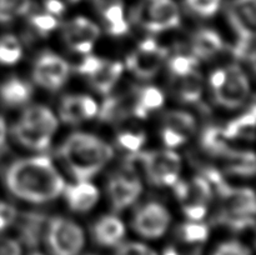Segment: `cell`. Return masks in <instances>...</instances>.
Instances as JSON below:
<instances>
[{"label":"cell","instance_id":"cell-1","mask_svg":"<svg viewBox=\"0 0 256 255\" xmlns=\"http://www.w3.org/2000/svg\"><path fill=\"white\" fill-rule=\"evenodd\" d=\"M5 182L12 195L34 204L56 199L65 188L62 175L44 155L12 162L6 170Z\"/></svg>","mask_w":256,"mask_h":255},{"label":"cell","instance_id":"cell-2","mask_svg":"<svg viewBox=\"0 0 256 255\" xmlns=\"http://www.w3.org/2000/svg\"><path fill=\"white\" fill-rule=\"evenodd\" d=\"M59 156L79 182L89 180L114 156L108 142L86 132H74L59 148Z\"/></svg>","mask_w":256,"mask_h":255},{"label":"cell","instance_id":"cell-3","mask_svg":"<svg viewBox=\"0 0 256 255\" xmlns=\"http://www.w3.org/2000/svg\"><path fill=\"white\" fill-rule=\"evenodd\" d=\"M222 198V209L216 222L230 228L234 232H242L255 224V195L248 188H232L222 180L215 184Z\"/></svg>","mask_w":256,"mask_h":255},{"label":"cell","instance_id":"cell-4","mask_svg":"<svg viewBox=\"0 0 256 255\" xmlns=\"http://www.w3.org/2000/svg\"><path fill=\"white\" fill-rule=\"evenodd\" d=\"M132 19L148 32H160L179 26L180 12L172 0H142Z\"/></svg>","mask_w":256,"mask_h":255},{"label":"cell","instance_id":"cell-5","mask_svg":"<svg viewBox=\"0 0 256 255\" xmlns=\"http://www.w3.org/2000/svg\"><path fill=\"white\" fill-rule=\"evenodd\" d=\"M44 236L52 255H79L84 248L82 229L65 218H52L45 226Z\"/></svg>","mask_w":256,"mask_h":255},{"label":"cell","instance_id":"cell-6","mask_svg":"<svg viewBox=\"0 0 256 255\" xmlns=\"http://www.w3.org/2000/svg\"><path fill=\"white\" fill-rule=\"evenodd\" d=\"M166 56V48L149 38L142 40L136 49L128 55L125 64L128 69L140 79H152L159 72Z\"/></svg>","mask_w":256,"mask_h":255},{"label":"cell","instance_id":"cell-7","mask_svg":"<svg viewBox=\"0 0 256 255\" xmlns=\"http://www.w3.org/2000/svg\"><path fill=\"white\" fill-rule=\"evenodd\" d=\"M182 159L172 150L145 152V175L152 184L172 186L179 180Z\"/></svg>","mask_w":256,"mask_h":255},{"label":"cell","instance_id":"cell-8","mask_svg":"<svg viewBox=\"0 0 256 255\" xmlns=\"http://www.w3.org/2000/svg\"><path fill=\"white\" fill-rule=\"evenodd\" d=\"M70 65L66 60L52 52L39 55L32 69V79L40 86L49 90H58L69 78Z\"/></svg>","mask_w":256,"mask_h":255},{"label":"cell","instance_id":"cell-9","mask_svg":"<svg viewBox=\"0 0 256 255\" xmlns=\"http://www.w3.org/2000/svg\"><path fill=\"white\" fill-rule=\"evenodd\" d=\"M250 92L249 79L236 65L226 69V79L219 89L214 90L218 104L228 109H236L242 106Z\"/></svg>","mask_w":256,"mask_h":255},{"label":"cell","instance_id":"cell-10","mask_svg":"<svg viewBox=\"0 0 256 255\" xmlns=\"http://www.w3.org/2000/svg\"><path fill=\"white\" fill-rule=\"evenodd\" d=\"M170 224V214L159 202H148L134 215L132 226L142 236L156 239L164 235Z\"/></svg>","mask_w":256,"mask_h":255},{"label":"cell","instance_id":"cell-11","mask_svg":"<svg viewBox=\"0 0 256 255\" xmlns=\"http://www.w3.org/2000/svg\"><path fill=\"white\" fill-rule=\"evenodd\" d=\"M99 36V26L86 18H75L62 26V38L66 45L80 54H89Z\"/></svg>","mask_w":256,"mask_h":255},{"label":"cell","instance_id":"cell-12","mask_svg":"<svg viewBox=\"0 0 256 255\" xmlns=\"http://www.w3.org/2000/svg\"><path fill=\"white\" fill-rule=\"evenodd\" d=\"M142 190L140 179L129 172L116 174L110 178L108 184L110 200H112V209L120 212L132 205Z\"/></svg>","mask_w":256,"mask_h":255},{"label":"cell","instance_id":"cell-13","mask_svg":"<svg viewBox=\"0 0 256 255\" xmlns=\"http://www.w3.org/2000/svg\"><path fill=\"white\" fill-rule=\"evenodd\" d=\"M96 102L86 95H66L60 102V118L64 122L76 125L98 114Z\"/></svg>","mask_w":256,"mask_h":255},{"label":"cell","instance_id":"cell-14","mask_svg":"<svg viewBox=\"0 0 256 255\" xmlns=\"http://www.w3.org/2000/svg\"><path fill=\"white\" fill-rule=\"evenodd\" d=\"M256 0H232L228 18L239 38H255Z\"/></svg>","mask_w":256,"mask_h":255},{"label":"cell","instance_id":"cell-15","mask_svg":"<svg viewBox=\"0 0 256 255\" xmlns=\"http://www.w3.org/2000/svg\"><path fill=\"white\" fill-rule=\"evenodd\" d=\"M172 186L182 206L208 205V202L212 199V186L205 176H196L190 182L178 180Z\"/></svg>","mask_w":256,"mask_h":255},{"label":"cell","instance_id":"cell-16","mask_svg":"<svg viewBox=\"0 0 256 255\" xmlns=\"http://www.w3.org/2000/svg\"><path fill=\"white\" fill-rule=\"evenodd\" d=\"M19 238L28 248H36L44 236L46 226V216L42 212H29L16 215L15 219Z\"/></svg>","mask_w":256,"mask_h":255},{"label":"cell","instance_id":"cell-17","mask_svg":"<svg viewBox=\"0 0 256 255\" xmlns=\"http://www.w3.org/2000/svg\"><path fill=\"white\" fill-rule=\"evenodd\" d=\"M62 192L69 208L76 212H89L99 199L98 189L88 180H82L74 185H68Z\"/></svg>","mask_w":256,"mask_h":255},{"label":"cell","instance_id":"cell-18","mask_svg":"<svg viewBox=\"0 0 256 255\" xmlns=\"http://www.w3.org/2000/svg\"><path fill=\"white\" fill-rule=\"evenodd\" d=\"M92 235L95 242L102 246H114L124 238V222L114 215H105L94 224Z\"/></svg>","mask_w":256,"mask_h":255},{"label":"cell","instance_id":"cell-19","mask_svg":"<svg viewBox=\"0 0 256 255\" xmlns=\"http://www.w3.org/2000/svg\"><path fill=\"white\" fill-rule=\"evenodd\" d=\"M122 64L119 62H110V60H102L96 70L92 75L88 76L92 89L102 95H108L118 80L120 79L122 72Z\"/></svg>","mask_w":256,"mask_h":255},{"label":"cell","instance_id":"cell-20","mask_svg":"<svg viewBox=\"0 0 256 255\" xmlns=\"http://www.w3.org/2000/svg\"><path fill=\"white\" fill-rule=\"evenodd\" d=\"M134 105L132 115L139 119H145L154 110L164 104V94L155 86H142L132 90Z\"/></svg>","mask_w":256,"mask_h":255},{"label":"cell","instance_id":"cell-21","mask_svg":"<svg viewBox=\"0 0 256 255\" xmlns=\"http://www.w3.org/2000/svg\"><path fill=\"white\" fill-rule=\"evenodd\" d=\"M172 90L178 99L186 104H195L202 94V78L196 69L182 76H174Z\"/></svg>","mask_w":256,"mask_h":255},{"label":"cell","instance_id":"cell-22","mask_svg":"<svg viewBox=\"0 0 256 255\" xmlns=\"http://www.w3.org/2000/svg\"><path fill=\"white\" fill-rule=\"evenodd\" d=\"M192 49L196 59H210L224 49V42L215 30L200 29L192 36Z\"/></svg>","mask_w":256,"mask_h":255},{"label":"cell","instance_id":"cell-23","mask_svg":"<svg viewBox=\"0 0 256 255\" xmlns=\"http://www.w3.org/2000/svg\"><path fill=\"white\" fill-rule=\"evenodd\" d=\"M12 132L19 144L28 148V149L36 150V152H42V150L48 149L50 142H52V135L42 132V130L36 129L32 125L25 124L20 120L15 122Z\"/></svg>","mask_w":256,"mask_h":255},{"label":"cell","instance_id":"cell-24","mask_svg":"<svg viewBox=\"0 0 256 255\" xmlns=\"http://www.w3.org/2000/svg\"><path fill=\"white\" fill-rule=\"evenodd\" d=\"M32 88L29 82L12 76L0 86V100L5 106L15 108L24 105L32 99Z\"/></svg>","mask_w":256,"mask_h":255},{"label":"cell","instance_id":"cell-25","mask_svg":"<svg viewBox=\"0 0 256 255\" xmlns=\"http://www.w3.org/2000/svg\"><path fill=\"white\" fill-rule=\"evenodd\" d=\"M132 105H134L132 92L128 96H109L102 102L99 116L102 122H120L132 115Z\"/></svg>","mask_w":256,"mask_h":255},{"label":"cell","instance_id":"cell-26","mask_svg":"<svg viewBox=\"0 0 256 255\" xmlns=\"http://www.w3.org/2000/svg\"><path fill=\"white\" fill-rule=\"evenodd\" d=\"M20 122L36 128L42 132L52 135L58 129V120L52 112L42 105L30 106L22 112Z\"/></svg>","mask_w":256,"mask_h":255},{"label":"cell","instance_id":"cell-27","mask_svg":"<svg viewBox=\"0 0 256 255\" xmlns=\"http://www.w3.org/2000/svg\"><path fill=\"white\" fill-rule=\"evenodd\" d=\"M255 105L252 104L245 114L240 115L224 128L225 136L229 140H252L255 135Z\"/></svg>","mask_w":256,"mask_h":255},{"label":"cell","instance_id":"cell-28","mask_svg":"<svg viewBox=\"0 0 256 255\" xmlns=\"http://www.w3.org/2000/svg\"><path fill=\"white\" fill-rule=\"evenodd\" d=\"M229 139L225 136L222 128L209 126L204 130L202 135V145L206 152L214 156L228 158L232 154L234 150L230 149L228 144Z\"/></svg>","mask_w":256,"mask_h":255},{"label":"cell","instance_id":"cell-29","mask_svg":"<svg viewBox=\"0 0 256 255\" xmlns=\"http://www.w3.org/2000/svg\"><path fill=\"white\" fill-rule=\"evenodd\" d=\"M104 22L106 24V32L112 36H122L129 32V24L124 19L122 2L112 4L102 12Z\"/></svg>","mask_w":256,"mask_h":255},{"label":"cell","instance_id":"cell-30","mask_svg":"<svg viewBox=\"0 0 256 255\" xmlns=\"http://www.w3.org/2000/svg\"><path fill=\"white\" fill-rule=\"evenodd\" d=\"M164 126L175 130L179 134L189 138L196 129V122L194 116L182 110H172L164 115Z\"/></svg>","mask_w":256,"mask_h":255},{"label":"cell","instance_id":"cell-31","mask_svg":"<svg viewBox=\"0 0 256 255\" xmlns=\"http://www.w3.org/2000/svg\"><path fill=\"white\" fill-rule=\"evenodd\" d=\"M178 235L185 244L190 246H200L209 238V228L198 222H185L179 228Z\"/></svg>","mask_w":256,"mask_h":255},{"label":"cell","instance_id":"cell-32","mask_svg":"<svg viewBox=\"0 0 256 255\" xmlns=\"http://www.w3.org/2000/svg\"><path fill=\"white\" fill-rule=\"evenodd\" d=\"M22 55V45L14 35L8 34L0 38V64H15L19 62Z\"/></svg>","mask_w":256,"mask_h":255},{"label":"cell","instance_id":"cell-33","mask_svg":"<svg viewBox=\"0 0 256 255\" xmlns=\"http://www.w3.org/2000/svg\"><path fill=\"white\" fill-rule=\"evenodd\" d=\"M198 59L194 55H174L169 60V69L172 76H182L196 69Z\"/></svg>","mask_w":256,"mask_h":255},{"label":"cell","instance_id":"cell-34","mask_svg":"<svg viewBox=\"0 0 256 255\" xmlns=\"http://www.w3.org/2000/svg\"><path fill=\"white\" fill-rule=\"evenodd\" d=\"M29 22L32 29L35 30V32L42 35V36H46L49 32L56 29V26L59 25L56 16L49 14V12L32 15L29 19Z\"/></svg>","mask_w":256,"mask_h":255},{"label":"cell","instance_id":"cell-35","mask_svg":"<svg viewBox=\"0 0 256 255\" xmlns=\"http://www.w3.org/2000/svg\"><path fill=\"white\" fill-rule=\"evenodd\" d=\"M232 54L236 59L246 62L255 66V38H240L232 48Z\"/></svg>","mask_w":256,"mask_h":255},{"label":"cell","instance_id":"cell-36","mask_svg":"<svg viewBox=\"0 0 256 255\" xmlns=\"http://www.w3.org/2000/svg\"><path fill=\"white\" fill-rule=\"evenodd\" d=\"M186 6L202 18H210L219 10L222 0H185Z\"/></svg>","mask_w":256,"mask_h":255},{"label":"cell","instance_id":"cell-37","mask_svg":"<svg viewBox=\"0 0 256 255\" xmlns=\"http://www.w3.org/2000/svg\"><path fill=\"white\" fill-rule=\"evenodd\" d=\"M145 140L146 138L142 132H124L118 135V144L132 152H139L142 145L145 144Z\"/></svg>","mask_w":256,"mask_h":255},{"label":"cell","instance_id":"cell-38","mask_svg":"<svg viewBox=\"0 0 256 255\" xmlns=\"http://www.w3.org/2000/svg\"><path fill=\"white\" fill-rule=\"evenodd\" d=\"M212 255H252V252L246 245L242 244L240 242L230 240V242H222L215 249Z\"/></svg>","mask_w":256,"mask_h":255},{"label":"cell","instance_id":"cell-39","mask_svg":"<svg viewBox=\"0 0 256 255\" xmlns=\"http://www.w3.org/2000/svg\"><path fill=\"white\" fill-rule=\"evenodd\" d=\"M114 255H158L154 250L148 248L142 242H124L118 248Z\"/></svg>","mask_w":256,"mask_h":255},{"label":"cell","instance_id":"cell-40","mask_svg":"<svg viewBox=\"0 0 256 255\" xmlns=\"http://www.w3.org/2000/svg\"><path fill=\"white\" fill-rule=\"evenodd\" d=\"M0 5L14 16L25 15L32 8V0H0Z\"/></svg>","mask_w":256,"mask_h":255},{"label":"cell","instance_id":"cell-41","mask_svg":"<svg viewBox=\"0 0 256 255\" xmlns=\"http://www.w3.org/2000/svg\"><path fill=\"white\" fill-rule=\"evenodd\" d=\"M102 60L104 59H102V58L86 54V56L78 64L76 72H79V74L85 75V76H89V75H92V72L99 68V65L102 64Z\"/></svg>","mask_w":256,"mask_h":255},{"label":"cell","instance_id":"cell-42","mask_svg":"<svg viewBox=\"0 0 256 255\" xmlns=\"http://www.w3.org/2000/svg\"><path fill=\"white\" fill-rule=\"evenodd\" d=\"M162 142H164V144L169 148L180 146V145L184 144V142L188 140L186 136L179 134L178 132H175V130L170 129V128H168V126H162Z\"/></svg>","mask_w":256,"mask_h":255},{"label":"cell","instance_id":"cell-43","mask_svg":"<svg viewBox=\"0 0 256 255\" xmlns=\"http://www.w3.org/2000/svg\"><path fill=\"white\" fill-rule=\"evenodd\" d=\"M0 255H22V248L15 240L0 238Z\"/></svg>","mask_w":256,"mask_h":255},{"label":"cell","instance_id":"cell-44","mask_svg":"<svg viewBox=\"0 0 256 255\" xmlns=\"http://www.w3.org/2000/svg\"><path fill=\"white\" fill-rule=\"evenodd\" d=\"M182 210L192 222H199L206 215L208 205H186L182 206Z\"/></svg>","mask_w":256,"mask_h":255},{"label":"cell","instance_id":"cell-45","mask_svg":"<svg viewBox=\"0 0 256 255\" xmlns=\"http://www.w3.org/2000/svg\"><path fill=\"white\" fill-rule=\"evenodd\" d=\"M0 215H2V219L8 222V225L12 224L16 219L18 212L14 206H12L10 204L4 202H0Z\"/></svg>","mask_w":256,"mask_h":255},{"label":"cell","instance_id":"cell-46","mask_svg":"<svg viewBox=\"0 0 256 255\" xmlns=\"http://www.w3.org/2000/svg\"><path fill=\"white\" fill-rule=\"evenodd\" d=\"M45 9L54 16H62L65 12V4L62 0H45Z\"/></svg>","mask_w":256,"mask_h":255},{"label":"cell","instance_id":"cell-47","mask_svg":"<svg viewBox=\"0 0 256 255\" xmlns=\"http://www.w3.org/2000/svg\"><path fill=\"white\" fill-rule=\"evenodd\" d=\"M225 79H226V69H218L215 72H212V74L210 75V86L212 88V90H216L224 84Z\"/></svg>","mask_w":256,"mask_h":255},{"label":"cell","instance_id":"cell-48","mask_svg":"<svg viewBox=\"0 0 256 255\" xmlns=\"http://www.w3.org/2000/svg\"><path fill=\"white\" fill-rule=\"evenodd\" d=\"M122 2V0H92L95 8H96L100 12H102L104 9H106L108 6H110V5L116 4V2Z\"/></svg>","mask_w":256,"mask_h":255},{"label":"cell","instance_id":"cell-49","mask_svg":"<svg viewBox=\"0 0 256 255\" xmlns=\"http://www.w3.org/2000/svg\"><path fill=\"white\" fill-rule=\"evenodd\" d=\"M5 139H6V125H5L4 119L0 116V150L4 148Z\"/></svg>","mask_w":256,"mask_h":255},{"label":"cell","instance_id":"cell-50","mask_svg":"<svg viewBox=\"0 0 256 255\" xmlns=\"http://www.w3.org/2000/svg\"><path fill=\"white\" fill-rule=\"evenodd\" d=\"M15 16L12 14V12H8L5 8H2V5H0V22H12Z\"/></svg>","mask_w":256,"mask_h":255},{"label":"cell","instance_id":"cell-51","mask_svg":"<svg viewBox=\"0 0 256 255\" xmlns=\"http://www.w3.org/2000/svg\"><path fill=\"white\" fill-rule=\"evenodd\" d=\"M162 255H180V252L175 246H168L162 252Z\"/></svg>","mask_w":256,"mask_h":255},{"label":"cell","instance_id":"cell-52","mask_svg":"<svg viewBox=\"0 0 256 255\" xmlns=\"http://www.w3.org/2000/svg\"><path fill=\"white\" fill-rule=\"evenodd\" d=\"M8 226H9V225H8V222H5V220L2 218V215H0V232H2V230H4L5 228H8Z\"/></svg>","mask_w":256,"mask_h":255},{"label":"cell","instance_id":"cell-53","mask_svg":"<svg viewBox=\"0 0 256 255\" xmlns=\"http://www.w3.org/2000/svg\"><path fill=\"white\" fill-rule=\"evenodd\" d=\"M62 2H70V4H74V2H80V0H62Z\"/></svg>","mask_w":256,"mask_h":255},{"label":"cell","instance_id":"cell-54","mask_svg":"<svg viewBox=\"0 0 256 255\" xmlns=\"http://www.w3.org/2000/svg\"><path fill=\"white\" fill-rule=\"evenodd\" d=\"M30 255H44V254H42V252H32V254Z\"/></svg>","mask_w":256,"mask_h":255}]
</instances>
